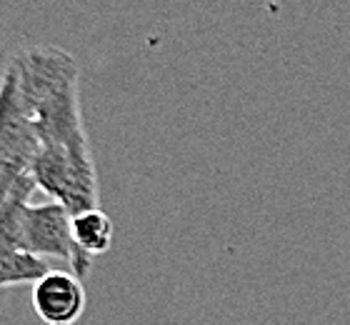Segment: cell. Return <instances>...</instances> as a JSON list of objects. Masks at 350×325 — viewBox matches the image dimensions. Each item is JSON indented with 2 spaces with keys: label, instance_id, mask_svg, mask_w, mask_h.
<instances>
[{
  "label": "cell",
  "instance_id": "1",
  "mask_svg": "<svg viewBox=\"0 0 350 325\" xmlns=\"http://www.w3.org/2000/svg\"><path fill=\"white\" fill-rule=\"evenodd\" d=\"M40 145H88L81 110V68L55 45H30L8 60Z\"/></svg>",
  "mask_w": 350,
  "mask_h": 325
},
{
  "label": "cell",
  "instance_id": "2",
  "mask_svg": "<svg viewBox=\"0 0 350 325\" xmlns=\"http://www.w3.org/2000/svg\"><path fill=\"white\" fill-rule=\"evenodd\" d=\"M33 178L38 188L60 203L70 216L98 208V175L90 145H43L33 163Z\"/></svg>",
  "mask_w": 350,
  "mask_h": 325
},
{
  "label": "cell",
  "instance_id": "3",
  "mask_svg": "<svg viewBox=\"0 0 350 325\" xmlns=\"http://www.w3.org/2000/svg\"><path fill=\"white\" fill-rule=\"evenodd\" d=\"M40 148L43 145L30 123L15 73L5 65L0 75V205L10 198L18 183L33 175Z\"/></svg>",
  "mask_w": 350,
  "mask_h": 325
},
{
  "label": "cell",
  "instance_id": "4",
  "mask_svg": "<svg viewBox=\"0 0 350 325\" xmlns=\"http://www.w3.org/2000/svg\"><path fill=\"white\" fill-rule=\"evenodd\" d=\"M23 248L36 258H60L78 278H85L93 258L85 255L73 240V216L60 203H28L23 210Z\"/></svg>",
  "mask_w": 350,
  "mask_h": 325
},
{
  "label": "cell",
  "instance_id": "5",
  "mask_svg": "<svg viewBox=\"0 0 350 325\" xmlns=\"http://www.w3.org/2000/svg\"><path fill=\"white\" fill-rule=\"evenodd\" d=\"M33 308L45 325H73L85 311V288L73 270H51L33 283Z\"/></svg>",
  "mask_w": 350,
  "mask_h": 325
},
{
  "label": "cell",
  "instance_id": "6",
  "mask_svg": "<svg viewBox=\"0 0 350 325\" xmlns=\"http://www.w3.org/2000/svg\"><path fill=\"white\" fill-rule=\"evenodd\" d=\"M73 240L90 258L105 255L113 246V220L100 208L73 216Z\"/></svg>",
  "mask_w": 350,
  "mask_h": 325
},
{
  "label": "cell",
  "instance_id": "7",
  "mask_svg": "<svg viewBox=\"0 0 350 325\" xmlns=\"http://www.w3.org/2000/svg\"><path fill=\"white\" fill-rule=\"evenodd\" d=\"M45 273H51V268L43 258L0 246V290L21 283H38Z\"/></svg>",
  "mask_w": 350,
  "mask_h": 325
}]
</instances>
